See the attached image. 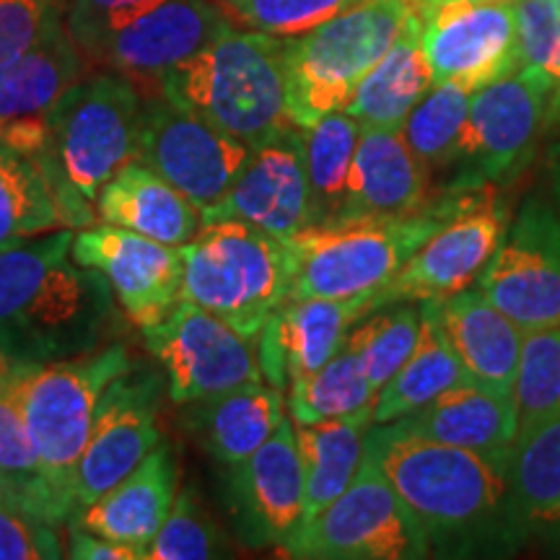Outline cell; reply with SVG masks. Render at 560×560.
I'll return each mask as SVG.
<instances>
[{"label": "cell", "instance_id": "cell-17", "mask_svg": "<svg viewBox=\"0 0 560 560\" xmlns=\"http://www.w3.org/2000/svg\"><path fill=\"white\" fill-rule=\"evenodd\" d=\"M503 234L506 210L493 198V190H470L457 213L420 244L389 283L376 291V306L444 299L470 289L495 255Z\"/></svg>", "mask_w": 560, "mask_h": 560}, {"label": "cell", "instance_id": "cell-37", "mask_svg": "<svg viewBox=\"0 0 560 560\" xmlns=\"http://www.w3.org/2000/svg\"><path fill=\"white\" fill-rule=\"evenodd\" d=\"M420 335V306L410 301L376 306L350 327L346 346L361 355L369 382L380 392L410 359Z\"/></svg>", "mask_w": 560, "mask_h": 560}, {"label": "cell", "instance_id": "cell-24", "mask_svg": "<svg viewBox=\"0 0 560 560\" xmlns=\"http://www.w3.org/2000/svg\"><path fill=\"white\" fill-rule=\"evenodd\" d=\"M436 317L472 382L514 397L524 332L480 289L433 299Z\"/></svg>", "mask_w": 560, "mask_h": 560}, {"label": "cell", "instance_id": "cell-31", "mask_svg": "<svg viewBox=\"0 0 560 560\" xmlns=\"http://www.w3.org/2000/svg\"><path fill=\"white\" fill-rule=\"evenodd\" d=\"M470 382L436 317L433 299L420 301V335L410 359L376 395L374 423H392L436 400L454 384Z\"/></svg>", "mask_w": 560, "mask_h": 560}, {"label": "cell", "instance_id": "cell-33", "mask_svg": "<svg viewBox=\"0 0 560 560\" xmlns=\"http://www.w3.org/2000/svg\"><path fill=\"white\" fill-rule=\"evenodd\" d=\"M509 482L524 532L552 527L560 511V410L516 433L509 454Z\"/></svg>", "mask_w": 560, "mask_h": 560}, {"label": "cell", "instance_id": "cell-50", "mask_svg": "<svg viewBox=\"0 0 560 560\" xmlns=\"http://www.w3.org/2000/svg\"><path fill=\"white\" fill-rule=\"evenodd\" d=\"M552 3H556V5H558V11H560V0H552Z\"/></svg>", "mask_w": 560, "mask_h": 560}, {"label": "cell", "instance_id": "cell-14", "mask_svg": "<svg viewBox=\"0 0 560 560\" xmlns=\"http://www.w3.org/2000/svg\"><path fill=\"white\" fill-rule=\"evenodd\" d=\"M164 371L132 366L104 389L89 441L75 467V509L86 506L130 475L161 439L159 412L164 402Z\"/></svg>", "mask_w": 560, "mask_h": 560}, {"label": "cell", "instance_id": "cell-43", "mask_svg": "<svg viewBox=\"0 0 560 560\" xmlns=\"http://www.w3.org/2000/svg\"><path fill=\"white\" fill-rule=\"evenodd\" d=\"M60 527L13 506L0 495V560H58L66 558Z\"/></svg>", "mask_w": 560, "mask_h": 560}, {"label": "cell", "instance_id": "cell-49", "mask_svg": "<svg viewBox=\"0 0 560 560\" xmlns=\"http://www.w3.org/2000/svg\"><path fill=\"white\" fill-rule=\"evenodd\" d=\"M552 527H560V511H558V516H556V522H552Z\"/></svg>", "mask_w": 560, "mask_h": 560}, {"label": "cell", "instance_id": "cell-47", "mask_svg": "<svg viewBox=\"0 0 560 560\" xmlns=\"http://www.w3.org/2000/svg\"><path fill=\"white\" fill-rule=\"evenodd\" d=\"M552 190H556L558 215H560V145L556 149V156H552Z\"/></svg>", "mask_w": 560, "mask_h": 560}, {"label": "cell", "instance_id": "cell-45", "mask_svg": "<svg viewBox=\"0 0 560 560\" xmlns=\"http://www.w3.org/2000/svg\"><path fill=\"white\" fill-rule=\"evenodd\" d=\"M55 11L60 0H0V66L30 50Z\"/></svg>", "mask_w": 560, "mask_h": 560}, {"label": "cell", "instance_id": "cell-27", "mask_svg": "<svg viewBox=\"0 0 560 560\" xmlns=\"http://www.w3.org/2000/svg\"><path fill=\"white\" fill-rule=\"evenodd\" d=\"M94 213L102 223L130 229L172 247L192 242L202 226L200 208L138 159L102 187Z\"/></svg>", "mask_w": 560, "mask_h": 560}, {"label": "cell", "instance_id": "cell-22", "mask_svg": "<svg viewBox=\"0 0 560 560\" xmlns=\"http://www.w3.org/2000/svg\"><path fill=\"white\" fill-rule=\"evenodd\" d=\"M433 202L431 172L400 130L361 128L340 219H408Z\"/></svg>", "mask_w": 560, "mask_h": 560}, {"label": "cell", "instance_id": "cell-41", "mask_svg": "<svg viewBox=\"0 0 560 560\" xmlns=\"http://www.w3.org/2000/svg\"><path fill=\"white\" fill-rule=\"evenodd\" d=\"M240 30L272 34V37H296L338 16L355 0H219Z\"/></svg>", "mask_w": 560, "mask_h": 560}, {"label": "cell", "instance_id": "cell-42", "mask_svg": "<svg viewBox=\"0 0 560 560\" xmlns=\"http://www.w3.org/2000/svg\"><path fill=\"white\" fill-rule=\"evenodd\" d=\"M522 68L560 83V11L552 0H514Z\"/></svg>", "mask_w": 560, "mask_h": 560}, {"label": "cell", "instance_id": "cell-15", "mask_svg": "<svg viewBox=\"0 0 560 560\" xmlns=\"http://www.w3.org/2000/svg\"><path fill=\"white\" fill-rule=\"evenodd\" d=\"M418 13L433 83H457L475 94L522 66L514 0H441Z\"/></svg>", "mask_w": 560, "mask_h": 560}, {"label": "cell", "instance_id": "cell-3", "mask_svg": "<svg viewBox=\"0 0 560 560\" xmlns=\"http://www.w3.org/2000/svg\"><path fill=\"white\" fill-rule=\"evenodd\" d=\"M159 91L252 151L299 128L289 112L283 37L272 34L234 26L166 73Z\"/></svg>", "mask_w": 560, "mask_h": 560}, {"label": "cell", "instance_id": "cell-38", "mask_svg": "<svg viewBox=\"0 0 560 560\" xmlns=\"http://www.w3.org/2000/svg\"><path fill=\"white\" fill-rule=\"evenodd\" d=\"M472 94L457 83H433L402 125V138L431 174L452 166Z\"/></svg>", "mask_w": 560, "mask_h": 560}, {"label": "cell", "instance_id": "cell-40", "mask_svg": "<svg viewBox=\"0 0 560 560\" xmlns=\"http://www.w3.org/2000/svg\"><path fill=\"white\" fill-rule=\"evenodd\" d=\"M231 556L226 537L202 509L192 486L182 488L156 537L149 542L143 560H208Z\"/></svg>", "mask_w": 560, "mask_h": 560}, {"label": "cell", "instance_id": "cell-11", "mask_svg": "<svg viewBox=\"0 0 560 560\" xmlns=\"http://www.w3.org/2000/svg\"><path fill=\"white\" fill-rule=\"evenodd\" d=\"M252 156L249 145L161 91L143 94L136 159L206 210L226 198Z\"/></svg>", "mask_w": 560, "mask_h": 560}, {"label": "cell", "instance_id": "cell-32", "mask_svg": "<svg viewBox=\"0 0 560 560\" xmlns=\"http://www.w3.org/2000/svg\"><path fill=\"white\" fill-rule=\"evenodd\" d=\"M9 371L11 363L0 355V495L55 527H66L70 509L42 472Z\"/></svg>", "mask_w": 560, "mask_h": 560}, {"label": "cell", "instance_id": "cell-51", "mask_svg": "<svg viewBox=\"0 0 560 560\" xmlns=\"http://www.w3.org/2000/svg\"><path fill=\"white\" fill-rule=\"evenodd\" d=\"M60 3H66V0H60Z\"/></svg>", "mask_w": 560, "mask_h": 560}, {"label": "cell", "instance_id": "cell-1", "mask_svg": "<svg viewBox=\"0 0 560 560\" xmlns=\"http://www.w3.org/2000/svg\"><path fill=\"white\" fill-rule=\"evenodd\" d=\"M363 454L387 475L436 556H503L527 537L511 501L509 459L423 439L400 420L371 425Z\"/></svg>", "mask_w": 560, "mask_h": 560}, {"label": "cell", "instance_id": "cell-12", "mask_svg": "<svg viewBox=\"0 0 560 560\" xmlns=\"http://www.w3.org/2000/svg\"><path fill=\"white\" fill-rule=\"evenodd\" d=\"M143 340L164 371L174 405L265 382L255 340L190 301H179L164 322L145 327Z\"/></svg>", "mask_w": 560, "mask_h": 560}, {"label": "cell", "instance_id": "cell-5", "mask_svg": "<svg viewBox=\"0 0 560 560\" xmlns=\"http://www.w3.org/2000/svg\"><path fill=\"white\" fill-rule=\"evenodd\" d=\"M130 350L115 340L55 363H11V387L42 472L60 501L75 511V467L89 441L104 389L132 366Z\"/></svg>", "mask_w": 560, "mask_h": 560}, {"label": "cell", "instance_id": "cell-4", "mask_svg": "<svg viewBox=\"0 0 560 560\" xmlns=\"http://www.w3.org/2000/svg\"><path fill=\"white\" fill-rule=\"evenodd\" d=\"M467 192L450 190L408 219H348L299 231L289 240L293 262L289 299L376 293L420 244L457 213Z\"/></svg>", "mask_w": 560, "mask_h": 560}, {"label": "cell", "instance_id": "cell-28", "mask_svg": "<svg viewBox=\"0 0 560 560\" xmlns=\"http://www.w3.org/2000/svg\"><path fill=\"white\" fill-rule=\"evenodd\" d=\"M86 70L89 60L70 39L62 11H55L30 50L0 66V120L47 117Z\"/></svg>", "mask_w": 560, "mask_h": 560}, {"label": "cell", "instance_id": "cell-20", "mask_svg": "<svg viewBox=\"0 0 560 560\" xmlns=\"http://www.w3.org/2000/svg\"><path fill=\"white\" fill-rule=\"evenodd\" d=\"M202 223L234 219L289 242L312 226L310 179L304 164V130L293 128L252 151L226 198L200 210Z\"/></svg>", "mask_w": 560, "mask_h": 560}, {"label": "cell", "instance_id": "cell-30", "mask_svg": "<svg viewBox=\"0 0 560 560\" xmlns=\"http://www.w3.org/2000/svg\"><path fill=\"white\" fill-rule=\"evenodd\" d=\"M371 425L374 410L317 423H293L304 465V522L330 506L355 478Z\"/></svg>", "mask_w": 560, "mask_h": 560}, {"label": "cell", "instance_id": "cell-34", "mask_svg": "<svg viewBox=\"0 0 560 560\" xmlns=\"http://www.w3.org/2000/svg\"><path fill=\"white\" fill-rule=\"evenodd\" d=\"M304 130V164L310 179L312 226L340 219L350 166L361 138V125L348 112H330Z\"/></svg>", "mask_w": 560, "mask_h": 560}, {"label": "cell", "instance_id": "cell-46", "mask_svg": "<svg viewBox=\"0 0 560 560\" xmlns=\"http://www.w3.org/2000/svg\"><path fill=\"white\" fill-rule=\"evenodd\" d=\"M68 542L66 556L68 558H83V560H143L140 550L130 548L125 542H115L109 537L96 535V532L83 529L81 524L68 522Z\"/></svg>", "mask_w": 560, "mask_h": 560}, {"label": "cell", "instance_id": "cell-26", "mask_svg": "<svg viewBox=\"0 0 560 560\" xmlns=\"http://www.w3.org/2000/svg\"><path fill=\"white\" fill-rule=\"evenodd\" d=\"M400 423L423 439L509 459L516 439V402L511 395L470 380L441 392L436 400L400 418Z\"/></svg>", "mask_w": 560, "mask_h": 560}, {"label": "cell", "instance_id": "cell-10", "mask_svg": "<svg viewBox=\"0 0 560 560\" xmlns=\"http://www.w3.org/2000/svg\"><path fill=\"white\" fill-rule=\"evenodd\" d=\"M556 83L529 68L488 83L475 91L452 166V192L493 187L527 164L548 115V100Z\"/></svg>", "mask_w": 560, "mask_h": 560}, {"label": "cell", "instance_id": "cell-25", "mask_svg": "<svg viewBox=\"0 0 560 560\" xmlns=\"http://www.w3.org/2000/svg\"><path fill=\"white\" fill-rule=\"evenodd\" d=\"M283 392L268 382L200 397L179 405V423L219 465L247 459L285 418Z\"/></svg>", "mask_w": 560, "mask_h": 560}, {"label": "cell", "instance_id": "cell-16", "mask_svg": "<svg viewBox=\"0 0 560 560\" xmlns=\"http://www.w3.org/2000/svg\"><path fill=\"white\" fill-rule=\"evenodd\" d=\"M234 30L219 0H156L89 55V66L115 70L143 94L159 91L166 73Z\"/></svg>", "mask_w": 560, "mask_h": 560}, {"label": "cell", "instance_id": "cell-2", "mask_svg": "<svg viewBox=\"0 0 560 560\" xmlns=\"http://www.w3.org/2000/svg\"><path fill=\"white\" fill-rule=\"evenodd\" d=\"M73 229L0 247V355L55 363L91 353L122 332L109 280L70 257Z\"/></svg>", "mask_w": 560, "mask_h": 560}, {"label": "cell", "instance_id": "cell-35", "mask_svg": "<svg viewBox=\"0 0 560 560\" xmlns=\"http://www.w3.org/2000/svg\"><path fill=\"white\" fill-rule=\"evenodd\" d=\"M374 384L369 382L361 355L342 342V348L325 366L310 376L291 382L289 412L293 423L346 418L376 408Z\"/></svg>", "mask_w": 560, "mask_h": 560}, {"label": "cell", "instance_id": "cell-9", "mask_svg": "<svg viewBox=\"0 0 560 560\" xmlns=\"http://www.w3.org/2000/svg\"><path fill=\"white\" fill-rule=\"evenodd\" d=\"M278 550L301 560H420L431 552L420 522L366 454L338 499Z\"/></svg>", "mask_w": 560, "mask_h": 560}, {"label": "cell", "instance_id": "cell-8", "mask_svg": "<svg viewBox=\"0 0 560 560\" xmlns=\"http://www.w3.org/2000/svg\"><path fill=\"white\" fill-rule=\"evenodd\" d=\"M143 91L115 70L83 75L47 112L52 159L89 202L136 161Z\"/></svg>", "mask_w": 560, "mask_h": 560}, {"label": "cell", "instance_id": "cell-44", "mask_svg": "<svg viewBox=\"0 0 560 560\" xmlns=\"http://www.w3.org/2000/svg\"><path fill=\"white\" fill-rule=\"evenodd\" d=\"M156 0H66L62 19L75 47L89 60L100 42Z\"/></svg>", "mask_w": 560, "mask_h": 560}, {"label": "cell", "instance_id": "cell-7", "mask_svg": "<svg viewBox=\"0 0 560 560\" xmlns=\"http://www.w3.org/2000/svg\"><path fill=\"white\" fill-rule=\"evenodd\" d=\"M416 13L408 0H355L314 30L283 37L291 120L310 128L346 104Z\"/></svg>", "mask_w": 560, "mask_h": 560}, {"label": "cell", "instance_id": "cell-39", "mask_svg": "<svg viewBox=\"0 0 560 560\" xmlns=\"http://www.w3.org/2000/svg\"><path fill=\"white\" fill-rule=\"evenodd\" d=\"M514 402L516 433L560 410V327L524 335Z\"/></svg>", "mask_w": 560, "mask_h": 560}, {"label": "cell", "instance_id": "cell-19", "mask_svg": "<svg viewBox=\"0 0 560 560\" xmlns=\"http://www.w3.org/2000/svg\"><path fill=\"white\" fill-rule=\"evenodd\" d=\"M226 499L234 532L247 548H280L304 522V465L293 420L247 459L229 465Z\"/></svg>", "mask_w": 560, "mask_h": 560}, {"label": "cell", "instance_id": "cell-23", "mask_svg": "<svg viewBox=\"0 0 560 560\" xmlns=\"http://www.w3.org/2000/svg\"><path fill=\"white\" fill-rule=\"evenodd\" d=\"M179 493V465L174 446L161 439L149 457L96 501L79 506L68 522L125 542L143 556Z\"/></svg>", "mask_w": 560, "mask_h": 560}, {"label": "cell", "instance_id": "cell-29", "mask_svg": "<svg viewBox=\"0 0 560 560\" xmlns=\"http://www.w3.org/2000/svg\"><path fill=\"white\" fill-rule=\"evenodd\" d=\"M420 30H423V21L416 11L387 55L369 70L366 79L353 91L342 112H348L361 128L402 130L416 104L431 91L433 75L423 45H420Z\"/></svg>", "mask_w": 560, "mask_h": 560}, {"label": "cell", "instance_id": "cell-21", "mask_svg": "<svg viewBox=\"0 0 560 560\" xmlns=\"http://www.w3.org/2000/svg\"><path fill=\"white\" fill-rule=\"evenodd\" d=\"M376 310V293L353 299H285L255 338L262 380L280 392L325 366L350 327Z\"/></svg>", "mask_w": 560, "mask_h": 560}, {"label": "cell", "instance_id": "cell-13", "mask_svg": "<svg viewBox=\"0 0 560 560\" xmlns=\"http://www.w3.org/2000/svg\"><path fill=\"white\" fill-rule=\"evenodd\" d=\"M480 291L524 332L560 327V215L532 198L482 270Z\"/></svg>", "mask_w": 560, "mask_h": 560}, {"label": "cell", "instance_id": "cell-48", "mask_svg": "<svg viewBox=\"0 0 560 560\" xmlns=\"http://www.w3.org/2000/svg\"><path fill=\"white\" fill-rule=\"evenodd\" d=\"M408 3H412V5H431V3H441V0H408Z\"/></svg>", "mask_w": 560, "mask_h": 560}, {"label": "cell", "instance_id": "cell-6", "mask_svg": "<svg viewBox=\"0 0 560 560\" xmlns=\"http://www.w3.org/2000/svg\"><path fill=\"white\" fill-rule=\"evenodd\" d=\"M182 260L179 301L215 314L249 340L291 293L289 242L252 223L206 221L182 244Z\"/></svg>", "mask_w": 560, "mask_h": 560}, {"label": "cell", "instance_id": "cell-18", "mask_svg": "<svg viewBox=\"0 0 560 560\" xmlns=\"http://www.w3.org/2000/svg\"><path fill=\"white\" fill-rule=\"evenodd\" d=\"M70 257L83 268L100 270L132 325H159L179 304L182 247L161 244L136 231L100 223L73 234Z\"/></svg>", "mask_w": 560, "mask_h": 560}, {"label": "cell", "instance_id": "cell-36", "mask_svg": "<svg viewBox=\"0 0 560 560\" xmlns=\"http://www.w3.org/2000/svg\"><path fill=\"white\" fill-rule=\"evenodd\" d=\"M55 229L66 226L45 174L0 140V247Z\"/></svg>", "mask_w": 560, "mask_h": 560}]
</instances>
